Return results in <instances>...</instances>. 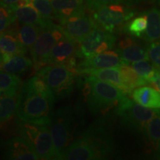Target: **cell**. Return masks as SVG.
Segmentation results:
<instances>
[{
    "instance_id": "cell-17",
    "label": "cell",
    "mask_w": 160,
    "mask_h": 160,
    "mask_svg": "<svg viewBox=\"0 0 160 160\" xmlns=\"http://www.w3.org/2000/svg\"><path fill=\"white\" fill-rule=\"evenodd\" d=\"M78 74H88L93 76L97 79L104 82L111 83L125 93V95H131V92L124 85L122 80L121 72L119 68H109L101 69H83L77 72Z\"/></svg>"
},
{
    "instance_id": "cell-14",
    "label": "cell",
    "mask_w": 160,
    "mask_h": 160,
    "mask_svg": "<svg viewBox=\"0 0 160 160\" xmlns=\"http://www.w3.org/2000/svg\"><path fill=\"white\" fill-rule=\"evenodd\" d=\"M117 51L124 64H132L142 60H149L147 48L143 47L131 37H125L119 42Z\"/></svg>"
},
{
    "instance_id": "cell-39",
    "label": "cell",
    "mask_w": 160,
    "mask_h": 160,
    "mask_svg": "<svg viewBox=\"0 0 160 160\" xmlns=\"http://www.w3.org/2000/svg\"><path fill=\"white\" fill-rule=\"evenodd\" d=\"M2 61H3L2 55V53H0V66H1V64L2 62Z\"/></svg>"
},
{
    "instance_id": "cell-4",
    "label": "cell",
    "mask_w": 160,
    "mask_h": 160,
    "mask_svg": "<svg viewBox=\"0 0 160 160\" xmlns=\"http://www.w3.org/2000/svg\"><path fill=\"white\" fill-rule=\"evenodd\" d=\"M18 131L33 148L39 159H55L54 146L49 125L19 119Z\"/></svg>"
},
{
    "instance_id": "cell-25",
    "label": "cell",
    "mask_w": 160,
    "mask_h": 160,
    "mask_svg": "<svg viewBox=\"0 0 160 160\" xmlns=\"http://www.w3.org/2000/svg\"><path fill=\"white\" fill-rule=\"evenodd\" d=\"M21 87V79L19 76L0 70V95L17 96Z\"/></svg>"
},
{
    "instance_id": "cell-5",
    "label": "cell",
    "mask_w": 160,
    "mask_h": 160,
    "mask_svg": "<svg viewBox=\"0 0 160 160\" xmlns=\"http://www.w3.org/2000/svg\"><path fill=\"white\" fill-rule=\"evenodd\" d=\"M37 74L45 80L56 100L69 97L74 89L76 73L65 65L45 66L37 72Z\"/></svg>"
},
{
    "instance_id": "cell-33",
    "label": "cell",
    "mask_w": 160,
    "mask_h": 160,
    "mask_svg": "<svg viewBox=\"0 0 160 160\" xmlns=\"http://www.w3.org/2000/svg\"><path fill=\"white\" fill-rule=\"evenodd\" d=\"M141 1V0H85L87 9L93 12L96 10L103 6L112 5V4H123L131 6Z\"/></svg>"
},
{
    "instance_id": "cell-22",
    "label": "cell",
    "mask_w": 160,
    "mask_h": 160,
    "mask_svg": "<svg viewBox=\"0 0 160 160\" xmlns=\"http://www.w3.org/2000/svg\"><path fill=\"white\" fill-rule=\"evenodd\" d=\"M131 98L135 102L151 109L160 110V93L150 86H141L133 90Z\"/></svg>"
},
{
    "instance_id": "cell-34",
    "label": "cell",
    "mask_w": 160,
    "mask_h": 160,
    "mask_svg": "<svg viewBox=\"0 0 160 160\" xmlns=\"http://www.w3.org/2000/svg\"><path fill=\"white\" fill-rule=\"evenodd\" d=\"M32 5L43 18L52 20L56 19L51 0H31Z\"/></svg>"
},
{
    "instance_id": "cell-11",
    "label": "cell",
    "mask_w": 160,
    "mask_h": 160,
    "mask_svg": "<svg viewBox=\"0 0 160 160\" xmlns=\"http://www.w3.org/2000/svg\"><path fill=\"white\" fill-rule=\"evenodd\" d=\"M79 43L67 37L58 41L52 48L48 59V65H65L76 73Z\"/></svg>"
},
{
    "instance_id": "cell-6",
    "label": "cell",
    "mask_w": 160,
    "mask_h": 160,
    "mask_svg": "<svg viewBox=\"0 0 160 160\" xmlns=\"http://www.w3.org/2000/svg\"><path fill=\"white\" fill-rule=\"evenodd\" d=\"M116 110L124 127L142 133H145L150 120L160 112V110L144 107L128 96L124 98Z\"/></svg>"
},
{
    "instance_id": "cell-29",
    "label": "cell",
    "mask_w": 160,
    "mask_h": 160,
    "mask_svg": "<svg viewBox=\"0 0 160 160\" xmlns=\"http://www.w3.org/2000/svg\"><path fill=\"white\" fill-rule=\"evenodd\" d=\"M41 30V28L38 25L23 24L18 29V38L25 47L31 49L37 41Z\"/></svg>"
},
{
    "instance_id": "cell-21",
    "label": "cell",
    "mask_w": 160,
    "mask_h": 160,
    "mask_svg": "<svg viewBox=\"0 0 160 160\" xmlns=\"http://www.w3.org/2000/svg\"><path fill=\"white\" fill-rule=\"evenodd\" d=\"M2 55L1 71L15 75L23 74L33 68V60L23 55Z\"/></svg>"
},
{
    "instance_id": "cell-12",
    "label": "cell",
    "mask_w": 160,
    "mask_h": 160,
    "mask_svg": "<svg viewBox=\"0 0 160 160\" xmlns=\"http://www.w3.org/2000/svg\"><path fill=\"white\" fill-rule=\"evenodd\" d=\"M59 26L66 37L79 44L97 25L92 16L84 13L62 20Z\"/></svg>"
},
{
    "instance_id": "cell-23",
    "label": "cell",
    "mask_w": 160,
    "mask_h": 160,
    "mask_svg": "<svg viewBox=\"0 0 160 160\" xmlns=\"http://www.w3.org/2000/svg\"><path fill=\"white\" fill-rule=\"evenodd\" d=\"M145 13L147 15L148 25L145 33L142 38L148 42L151 43L156 40L160 39V9L152 8Z\"/></svg>"
},
{
    "instance_id": "cell-16",
    "label": "cell",
    "mask_w": 160,
    "mask_h": 160,
    "mask_svg": "<svg viewBox=\"0 0 160 160\" xmlns=\"http://www.w3.org/2000/svg\"><path fill=\"white\" fill-rule=\"evenodd\" d=\"M59 159L66 160H92L98 159L94 150L83 138L80 137L65 150Z\"/></svg>"
},
{
    "instance_id": "cell-36",
    "label": "cell",
    "mask_w": 160,
    "mask_h": 160,
    "mask_svg": "<svg viewBox=\"0 0 160 160\" xmlns=\"http://www.w3.org/2000/svg\"><path fill=\"white\" fill-rule=\"evenodd\" d=\"M150 85L153 86V88L157 89L160 93V71L157 73V75L154 77V79L150 82Z\"/></svg>"
},
{
    "instance_id": "cell-28",
    "label": "cell",
    "mask_w": 160,
    "mask_h": 160,
    "mask_svg": "<svg viewBox=\"0 0 160 160\" xmlns=\"http://www.w3.org/2000/svg\"><path fill=\"white\" fill-rule=\"evenodd\" d=\"M22 87L25 89L34 91L36 93L45 96V97L54 100V101H57L54 94H53L51 89L50 88L48 85L45 82V80L42 77H40L39 75L37 74V73L33 77L28 79L22 85Z\"/></svg>"
},
{
    "instance_id": "cell-3",
    "label": "cell",
    "mask_w": 160,
    "mask_h": 160,
    "mask_svg": "<svg viewBox=\"0 0 160 160\" xmlns=\"http://www.w3.org/2000/svg\"><path fill=\"white\" fill-rule=\"evenodd\" d=\"M56 101L21 87L17 108L19 119L30 122L49 125L53 119Z\"/></svg>"
},
{
    "instance_id": "cell-8",
    "label": "cell",
    "mask_w": 160,
    "mask_h": 160,
    "mask_svg": "<svg viewBox=\"0 0 160 160\" xmlns=\"http://www.w3.org/2000/svg\"><path fill=\"white\" fill-rule=\"evenodd\" d=\"M65 35L59 25L54 23L42 28L36 42L31 49V55L35 71L48 65V59L55 44Z\"/></svg>"
},
{
    "instance_id": "cell-10",
    "label": "cell",
    "mask_w": 160,
    "mask_h": 160,
    "mask_svg": "<svg viewBox=\"0 0 160 160\" xmlns=\"http://www.w3.org/2000/svg\"><path fill=\"white\" fill-rule=\"evenodd\" d=\"M81 137L94 150L98 159H105L113 151L111 135L102 121L97 122L88 128L82 133Z\"/></svg>"
},
{
    "instance_id": "cell-9",
    "label": "cell",
    "mask_w": 160,
    "mask_h": 160,
    "mask_svg": "<svg viewBox=\"0 0 160 160\" xmlns=\"http://www.w3.org/2000/svg\"><path fill=\"white\" fill-rule=\"evenodd\" d=\"M114 33L106 31L97 26L79 44L78 57L88 59L108 50H111L117 42Z\"/></svg>"
},
{
    "instance_id": "cell-37",
    "label": "cell",
    "mask_w": 160,
    "mask_h": 160,
    "mask_svg": "<svg viewBox=\"0 0 160 160\" xmlns=\"http://www.w3.org/2000/svg\"><path fill=\"white\" fill-rule=\"evenodd\" d=\"M3 3L6 4V5H10V6H13L16 5L19 2L20 0H1Z\"/></svg>"
},
{
    "instance_id": "cell-32",
    "label": "cell",
    "mask_w": 160,
    "mask_h": 160,
    "mask_svg": "<svg viewBox=\"0 0 160 160\" xmlns=\"http://www.w3.org/2000/svg\"><path fill=\"white\" fill-rule=\"evenodd\" d=\"M16 20L17 18L13 8L0 0V34L15 23Z\"/></svg>"
},
{
    "instance_id": "cell-31",
    "label": "cell",
    "mask_w": 160,
    "mask_h": 160,
    "mask_svg": "<svg viewBox=\"0 0 160 160\" xmlns=\"http://www.w3.org/2000/svg\"><path fill=\"white\" fill-rule=\"evenodd\" d=\"M131 67L140 77L148 82L149 85L160 71L153 63L150 62V60H142L133 62L131 64Z\"/></svg>"
},
{
    "instance_id": "cell-35",
    "label": "cell",
    "mask_w": 160,
    "mask_h": 160,
    "mask_svg": "<svg viewBox=\"0 0 160 160\" xmlns=\"http://www.w3.org/2000/svg\"><path fill=\"white\" fill-rule=\"evenodd\" d=\"M147 50L149 60L160 70V39L150 43Z\"/></svg>"
},
{
    "instance_id": "cell-15",
    "label": "cell",
    "mask_w": 160,
    "mask_h": 160,
    "mask_svg": "<svg viewBox=\"0 0 160 160\" xmlns=\"http://www.w3.org/2000/svg\"><path fill=\"white\" fill-rule=\"evenodd\" d=\"M123 64L122 60L117 51L108 50L93 57L85 59L77 66L76 73L83 69H101L109 68H119Z\"/></svg>"
},
{
    "instance_id": "cell-2",
    "label": "cell",
    "mask_w": 160,
    "mask_h": 160,
    "mask_svg": "<svg viewBox=\"0 0 160 160\" xmlns=\"http://www.w3.org/2000/svg\"><path fill=\"white\" fill-rule=\"evenodd\" d=\"M80 110L65 105L54 112L50 124V130L54 146L55 159L60 157L77 137L82 127Z\"/></svg>"
},
{
    "instance_id": "cell-13",
    "label": "cell",
    "mask_w": 160,
    "mask_h": 160,
    "mask_svg": "<svg viewBox=\"0 0 160 160\" xmlns=\"http://www.w3.org/2000/svg\"><path fill=\"white\" fill-rule=\"evenodd\" d=\"M4 157L12 160H37L39 157L22 137L11 138L4 143Z\"/></svg>"
},
{
    "instance_id": "cell-19",
    "label": "cell",
    "mask_w": 160,
    "mask_h": 160,
    "mask_svg": "<svg viewBox=\"0 0 160 160\" xmlns=\"http://www.w3.org/2000/svg\"><path fill=\"white\" fill-rule=\"evenodd\" d=\"M25 47L18 38V29L8 28L0 34V53L7 55H23L27 53Z\"/></svg>"
},
{
    "instance_id": "cell-27",
    "label": "cell",
    "mask_w": 160,
    "mask_h": 160,
    "mask_svg": "<svg viewBox=\"0 0 160 160\" xmlns=\"http://www.w3.org/2000/svg\"><path fill=\"white\" fill-rule=\"evenodd\" d=\"M144 134L152 151H160V112L150 120Z\"/></svg>"
},
{
    "instance_id": "cell-30",
    "label": "cell",
    "mask_w": 160,
    "mask_h": 160,
    "mask_svg": "<svg viewBox=\"0 0 160 160\" xmlns=\"http://www.w3.org/2000/svg\"><path fill=\"white\" fill-rule=\"evenodd\" d=\"M147 15L145 13L130 19L124 26L122 31L132 37L142 38L147 28Z\"/></svg>"
},
{
    "instance_id": "cell-20",
    "label": "cell",
    "mask_w": 160,
    "mask_h": 160,
    "mask_svg": "<svg viewBox=\"0 0 160 160\" xmlns=\"http://www.w3.org/2000/svg\"><path fill=\"white\" fill-rule=\"evenodd\" d=\"M14 11L17 21L22 24H32L39 26L41 28L53 24L52 20L46 19L40 15L33 5L25 6H11Z\"/></svg>"
},
{
    "instance_id": "cell-26",
    "label": "cell",
    "mask_w": 160,
    "mask_h": 160,
    "mask_svg": "<svg viewBox=\"0 0 160 160\" xmlns=\"http://www.w3.org/2000/svg\"><path fill=\"white\" fill-rule=\"evenodd\" d=\"M18 95H0V127L9 122L17 112Z\"/></svg>"
},
{
    "instance_id": "cell-38",
    "label": "cell",
    "mask_w": 160,
    "mask_h": 160,
    "mask_svg": "<svg viewBox=\"0 0 160 160\" xmlns=\"http://www.w3.org/2000/svg\"><path fill=\"white\" fill-rule=\"evenodd\" d=\"M151 2H154L158 5L159 6H160V0H151Z\"/></svg>"
},
{
    "instance_id": "cell-18",
    "label": "cell",
    "mask_w": 160,
    "mask_h": 160,
    "mask_svg": "<svg viewBox=\"0 0 160 160\" xmlns=\"http://www.w3.org/2000/svg\"><path fill=\"white\" fill-rule=\"evenodd\" d=\"M56 19L59 22L71 16L86 13L85 0H51Z\"/></svg>"
},
{
    "instance_id": "cell-24",
    "label": "cell",
    "mask_w": 160,
    "mask_h": 160,
    "mask_svg": "<svg viewBox=\"0 0 160 160\" xmlns=\"http://www.w3.org/2000/svg\"><path fill=\"white\" fill-rule=\"evenodd\" d=\"M119 68L123 84L131 93L137 88L149 85L148 82L140 77L134 69L128 64H122Z\"/></svg>"
},
{
    "instance_id": "cell-1",
    "label": "cell",
    "mask_w": 160,
    "mask_h": 160,
    "mask_svg": "<svg viewBox=\"0 0 160 160\" xmlns=\"http://www.w3.org/2000/svg\"><path fill=\"white\" fill-rule=\"evenodd\" d=\"M84 95L86 105L93 115H105L118 107L126 96L111 83L88 75L84 79Z\"/></svg>"
},
{
    "instance_id": "cell-7",
    "label": "cell",
    "mask_w": 160,
    "mask_h": 160,
    "mask_svg": "<svg viewBox=\"0 0 160 160\" xmlns=\"http://www.w3.org/2000/svg\"><path fill=\"white\" fill-rule=\"evenodd\" d=\"M130 7L123 4L105 5L92 12V17L99 27L115 34L122 31L125 24L135 16V11Z\"/></svg>"
}]
</instances>
